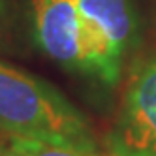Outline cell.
Here are the masks:
<instances>
[{
	"label": "cell",
	"instance_id": "1",
	"mask_svg": "<svg viewBox=\"0 0 156 156\" xmlns=\"http://www.w3.org/2000/svg\"><path fill=\"white\" fill-rule=\"evenodd\" d=\"M0 133L96 147L88 122L53 85L0 62Z\"/></svg>",
	"mask_w": 156,
	"mask_h": 156
},
{
	"label": "cell",
	"instance_id": "2",
	"mask_svg": "<svg viewBox=\"0 0 156 156\" xmlns=\"http://www.w3.org/2000/svg\"><path fill=\"white\" fill-rule=\"evenodd\" d=\"M32 23L34 40L49 58L105 85L119 81L122 60L87 23L77 0H32Z\"/></svg>",
	"mask_w": 156,
	"mask_h": 156
},
{
	"label": "cell",
	"instance_id": "3",
	"mask_svg": "<svg viewBox=\"0 0 156 156\" xmlns=\"http://www.w3.org/2000/svg\"><path fill=\"white\" fill-rule=\"evenodd\" d=\"M107 156H156V55L130 77L107 136Z\"/></svg>",
	"mask_w": 156,
	"mask_h": 156
},
{
	"label": "cell",
	"instance_id": "4",
	"mask_svg": "<svg viewBox=\"0 0 156 156\" xmlns=\"http://www.w3.org/2000/svg\"><path fill=\"white\" fill-rule=\"evenodd\" d=\"M77 6L119 60L136 47L139 25L133 0H77Z\"/></svg>",
	"mask_w": 156,
	"mask_h": 156
},
{
	"label": "cell",
	"instance_id": "5",
	"mask_svg": "<svg viewBox=\"0 0 156 156\" xmlns=\"http://www.w3.org/2000/svg\"><path fill=\"white\" fill-rule=\"evenodd\" d=\"M0 156H107L98 147H81L70 143H51L27 137H0Z\"/></svg>",
	"mask_w": 156,
	"mask_h": 156
}]
</instances>
